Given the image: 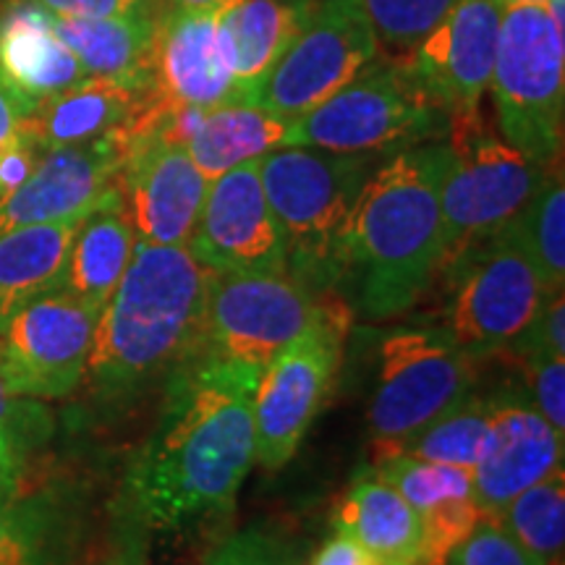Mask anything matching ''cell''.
<instances>
[{
    "instance_id": "6da1fadb",
    "label": "cell",
    "mask_w": 565,
    "mask_h": 565,
    "mask_svg": "<svg viewBox=\"0 0 565 565\" xmlns=\"http://www.w3.org/2000/svg\"><path fill=\"white\" fill-rule=\"evenodd\" d=\"M257 380L202 351L168 374L158 422L126 475V515L145 532L186 536L228 524L254 466Z\"/></svg>"
},
{
    "instance_id": "7a4b0ae2",
    "label": "cell",
    "mask_w": 565,
    "mask_h": 565,
    "mask_svg": "<svg viewBox=\"0 0 565 565\" xmlns=\"http://www.w3.org/2000/svg\"><path fill=\"white\" fill-rule=\"evenodd\" d=\"M207 278L189 246L137 242L97 317L82 380L97 404H129L200 353Z\"/></svg>"
},
{
    "instance_id": "3957f363",
    "label": "cell",
    "mask_w": 565,
    "mask_h": 565,
    "mask_svg": "<svg viewBox=\"0 0 565 565\" xmlns=\"http://www.w3.org/2000/svg\"><path fill=\"white\" fill-rule=\"evenodd\" d=\"M445 141L393 152L366 179L349 233L345 273L370 317L406 312L445 265L440 189Z\"/></svg>"
},
{
    "instance_id": "277c9868",
    "label": "cell",
    "mask_w": 565,
    "mask_h": 565,
    "mask_svg": "<svg viewBox=\"0 0 565 565\" xmlns=\"http://www.w3.org/2000/svg\"><path fill=\"white\" fill-rule=\"evenodd\" d=\"M259 179L286 238L288 273L312 294L345 275V233L374 154L288 145L257 160Z\"/></svg>"
},
{
    "instance_id": "5b68a950",
    "label": "cell",
    "mask_w": 565,
    "mask_h": 565,
    "mask_svg": "<svg viewBox=\"0 0 565 565\" xmlns=\"http://www.w3.org/2000/svg\"><path fill=\"white\" fill-rule=\"evenodd\" d=\"M448 110L422 87L408 63L377 55L356 79L294 118L291 145L341 154H393L440 141Z\"/></svg>"
},
{
    "instance_id": "8992f818",
    "label": "cell",
    "mask_w": 565,
    "mask_h": 565,
    "mask_svg": "<svg viewBox=\"0 0 565 565\" xmlns=\"http://www.w3.org/2000/svg\"><path fill=\"white\" fill-rule=\"evenodd\" d=\"M490 87L500 137L542 168L561 166L565 32L545 3L503 9Z\"/></svg>"
},
{
    "instance_id": "52a82bcc",
    "label": "cell",
    "mask_w": 565,
    "mask_h": 565,
    "mask_svg": "<svg viewBox=\"0 0 565 565\" xmlns=\"http://www.w3.org/2000/svg\"><path fill=\"white\" fill-rule=\"evenodd\" d=\"M443 141L448 152L440 189L448 265L471 244L503 231L553 168L529 160L492 131L482 105L450 113Z\"/></svg>"
},
{
    "instance_id": "ba28073f",
    "label": "cell",
    "mask_w": 565,
    "mask_h": 565,
    "mask_svg": "<svg viewBox=\"0 0 565 565\" xmlns=\"http://www.w3.org/2000/svg\"><path fill=\"white\" fill-rule=\"evenodd\" d=\"M349 324V307L324 291L315 320L259 372L252 404L259 466L278 471L296 456L335 383Z\"/></svg>"
},
{
    "instance_id": "9c48e42d",
    "label": "cell",
    "mask_w": 565,
    "mask_h": 565,
    "mask_svg": "<svg viewBox=\"0 0 565 565\" xmlns=\"http://www.w3.org/2000/svg\"><path fill=\"white\" fill-rule=\"evenodd\" d=\"M475 385V359L448 328H398L380 338L370 433L377 458L456 406Z\"/></svg>"
},
{
    "instance_id": "30bf717a",
    "label": "cell",
    "mask_w": 565,
    "mask_h": 565,
    "mask_svg": "<svg viewBox=\"0 0 565 565\" xmlns=\"http://www.w3.org/2000/svg\"><path fill=\"white\" fill-rule=\"evenodd\" d=\"M377 55L359 0H315L296 38L244 100L275 116L299 118L356 79Z\"/></svg>"
},
{
    "instance_id": "8fae6325",
    "label": "cell",
    "mask_w": 565,
    "mask_h": 565,
    "mask_svg": "<svg viewBox=\"0 0 565 565\" xmlns=\"http://www.w3.org/2000/svg\"><path fill=\"white\" fill-rule=\"evenodd\" d=\"M320 296L291 273H210L202 353L259 374L315 320Z\"/></svg>"
},
{
    "instance_id": "7c38bea8",
    "label": "cell",
    "mask_w": 565,
    "mask_h": 565,
    "mask_svg": "<svg viewBox=\"0 0 565 565\" xmlns=\"http://www.w3.org/2000/svg\"><path fill=\"white\" fill-rule=\"evenodd\" d=\"M450 265L461 275L450 299L448 333L471 359L511 345L547 299L540 273L508 225L445 267Z\"/></svg>"
},
{
    "instance_id": "4fadbf2b",
    "label": "cell",
    "mask_w": 565,
    "mask_h": 565,
    "mask_svg": "<svg viewBox=\"0 0 565 565\" xmlns=\"http://www.w3.org/2000/svg\"><path fill=\"white\" fill-rule=\"evenodd\" d=\"M100 309L47 291L0 324V377L11 393L38 401L66 398L82 385Z\"/></svg>"
},
{
    "instance_id": "5bb4252c",
    "label": "cell",
    "mask_w": 565,
    "mask_h": 565,
    "mask_svg": "<svg viewBox=\"0 0 565 565\" xmlns=\"http://www.w3.org/2000/svg\"><path fill=\"white\" fill-rule=\"evenodd\" d=\"M257 160L210 181L186 244L210 273H288L286 238L265 196Z\"/></svg>"
},
{
    "instance_id": "9a60e30c",
    "label": "cell",
    "mask_w": 565,
    "mask_h": 565,
    "mask_svg": "<svg viewBox=\"0 0 565 565\" xmlns=\"http://www.w3.org/2000/svg\"><path fill=\"white\" fill-rule=\"evenodd\" d=\"M116 186L137 242L186 246L210 181L194 166L186 145L150 137L126 150Z\"/></svg>"
},
{
    "instance_id": "2e32d148",
    "label": "cell",
    "mask_w": 565,
    "mask_h": 565,
    "mask_svg": "<svg viewBox=\"0 0 565 565\" xmlns=\"http://www.w3.org/2000/svg\"><path fill=\"white\" fill-rule=\"evenodd\" d=\"M487 440L471 469L475 500L482 519H500L508 503L526 487L563 469V443L526 391L490 395Z\"/></svg>"
},
{
    "instance_id": "e0dca14e",
    "label": "cell",
    "mask_w": 565,
    "mask_h": 565,
    "mask_svg": "<svg viewBox=\"0 0 565 565\" xmlns=\"http://www.w3.org/2000/svg\"><path fill=\"white\" fill-rule=\"evenodd\" d=\"M124 158L126 145L118 129L84 145L42 152L26 181L0 196V233L87 215L113 189Z\"/></svg>"
},
{
    "instance_id": "ac0fdd59",
    "label": "cell",
    "mask_w": 565,
    "mask_h": 565,
    "mask_svg": "<svg viewBox=\"0 0 565 565\" xmlns=\"http://www.w3.org/2000/svg\"><path fill=\"white\" fill-rule=\"evenodd\" d=\"M500 21L498 0H456L408 58V68L448 116L482 105L498 58Z\"/></svg>"
},
{
    "instance_id": "d6986e66",
    "label": "cell",
    "mask_w": 565,
    "mask_h": 565,
    "mask_svg": "<svg viewBox=\"0 0 565 565\" xmlns=\"http://www.w3.org/2000/svg\"><path fill=\"white\" fill-rule=\"evenodd\" d=\"M150 71L152 89L171 105L212 110L242 100L212 11L162 6Z\"/></svg>"
},
{
    "instance_id": "ffe728a7",
    "label": "cell",
    "mask_w": 565,
    "mask_h": 565,
    "mask_svg": "<svg viewBox=\"0 0 565 565\" xmlns=\"http://www.w3.org/2000/svg\"><path fill=\"white\" fill-rule=\"evenodd\" d=\"M372 469L404 494L419 515L422 555L416 565H445L482 521L469 469L422 461L406 454L377 458Z\"/></svg>"
},
{
    "instance_id": "44dd1931",
    "label": "cell",
    "mask_w": 565,
    "mask_h": 565,
    "mask_svg": "<svg viewBox=\"0 0 565 565\" xmlns=\"http://www.w3.org/2000/svg\"><path fill=\"white\" fill-rule=\"evenodd\" d=\"M87 521L66 487L0 484V565H76Z\"/></svg>"
},
{
    "instance_id": "7402d4cb",
    "label": "cell",
    "mask_w": 565,
    "mask_h": 565,
    "mask_svg": "<svg viewBox=\"0 0 565 565\" xmlns=\"http://www.w3.org/2000/svg\"><path fill=\"white\" fill-rule=\"evenodd\" d=\"M87 76L55 32L51 13L30 0L0 3V82L40 103Z\"/></svg>"
},
{
    "instance_id": "603a6c76",
    "label": "cell",
    "mask_w": 565,
    "mask_h": 565,
    "mask_svg": "<svg viewBox=\"0 0 565 565\" xmlns=\"http://www.w3.org/2000/svg\"><path fill=\"white\" fill-rule=\"evenodd\" d=\"M152 87V76H87L34 105L26 129L42 152L84 145L118 129Z\"/></svg>"
},
{
    "instance_id": "cb8c5ba5",
    "label": "cell",
    "mask_w": 565,
    "mask_h": 565,
    "mask_svg": "<svg viewBox=\"0 0 565 565\" xmlns=\"http://www.w3.org/2000/svg\"><path fill=\"white\" fill-rule=\"evenodd\" d=\"M134 246L137 236L124 212L118 186L113 183L76 231L58 288L103 312L129 267Z\"/></svg>"
},
{
    "instance_id": "d4e9b609",
    "label": "cell",
    "mask_w": 565,
    "mask_h": 565,
    "mask_svg": "<svg viewBox=\"0 0 565 565\" xmlns=\"http://www.w3.org/2000/svg\"><path fill=\"white\" fill-rule=\"evenodd\" d=\"M335 532L353 536L387 565H416L422 555V524L414 508L374 469L353 479L333 515Z\"/></svg>"
},
{
    "instance_id": "484cf974",
    "label": "cell",
    "mask_w": 565,
    "mask_h": 565,
    "mask_svg": "<svg viewBox=\"0 0 565 565\" xmlns=\"http://www.w3.org/2000/svg\"><path fill=\"white\" fill-rule=\"evenodd\" d=\"M315 0H231L217 11L225 55L242 100L296 38Z\"/></svg>"
},
{
    "instance_id": "4316f807",
    "label": "cell",
    "mask_w": 565,
    "mask_h": 565,
    "mask_svg": "<svg viewBox=\"0 0 565 565\" xmlns=\"http://www.w3.org/2000/svg\"><path fill=\"white\" fill-rule=\"evenodd\" d=\"M294 118L275 116L246 100L223 103L204 113L200 129L189 141V154L207 181L228 173L246 160L291 145Z\"/></svg>"
},
{
    "instance_id": "83f0119b",
    "label": "cell",
    "mask_w": 565,
    "mask_h": 565,
    "mask_svg": "<svg viewBox=\"0 0 565 565\" xmlns=\"http://www.w3.org/2000/svg\"><path fill=\"white\" fill-rule=\"evenodd\" d=\"M84 217L0 233V324L24 303L58 288L71 242Z\"/></svg>"
},
{
    "instance_id": "f1b7e54d",
    "label": "cell",
    "mask_w": 565,
    "mask_h": 565,
    "mask_svg": "<svg viewBox=\"0 0 565 565\" xmlns=\"http://www.w3.org/2000/svg\"><path fill=\"white\" fill-rule=\"evenodd\" d=\"M160 11L110 19L51 17L63 45L79 58L89 76H152Z\"/></svg>"
},
{
    "instance_id": "f546056e",
    "label": "cell",
    "mask_w": 565,
    "mask_h": 565,
    "mask_svg": "<svg viewBox=\"0 0 565 565\" xmlns=\"http://www.w3.org/2000/svg\"><path fill=\"white\" fill-rule=\"evenodd\" d=\"M508 228L526 249L547 296L561 294L565 286V189L561 166L545 175Z\"/></svg>"
},
{
    "instance_id": "4dcf8cb0",
    "label": "cell",
    "mask_w": 565,
    "mask_h": 565,
    "mask_svg": "<svg viewBox=\"0 0 565 565\" xmlns=\"http://www.w3.org/2000/svg\"><path fill=\"white\" fill-rule=\"evenodd\" d=\"M487 416H490V395L466 393L456 406L429 422L422 433L408 437L395 454L471 471L487 440V427H490Z\"/></svg>"
},
{
    "instance_id": "1f68e13d",
    "label": "cell",
    "mask_w": 565,
    "mask_h": 565,
    "mask_svg": "<svg viewBox=\"0 0 565 565\" xmlns=\"http://www.w3.org/2000/svg\"><path fill=\"white\" fill-rule=\"evenodd\" d=\"M500 524L521 547L545 565H563L565 477L563 469L519 492L500 515Z\"/></svg>"
},
{
    "instance_id": "d6a6232c",
    "label": "cell",
    "mask_w": 565,
    "mask_h": 565,
    "mask_svg": "<svg viewBox=\"0 0 565 565\" xmlns=\"http://www.w3.org/2000/svg\"><path fill=\"white\" fill-rule=\"evenodd\" d=\"M383 58L408 63L456 0H359Z\"/></svg>"
},
{
    "instance_id": "836d02e7",
    "label": "cell",
    "mask_w": 565,
    "mask_h": 565,
    "mask_svg": "<svg viewBox=\"0 0 565 565\" xmlns=\"http://www.w3.org/2000/svg\"><path fill=\"white\" fill-rule=\"evenodd\" d=\"M53 414L42 401L9 391L0 377V484L24 477L26 461L51 440Z\"/></svg>"
},
{
    "instance_id": "e575fe53",
    "label": "cell",
    "mask_w": 565,
    "mask_h": 565,
    "mask_svg": "<svg viewBox=\"0 0 565 565\" xmlns=\"http://www.w3.org/2000/svg\"><path fill=\"white\" fill-rule=\"evenodd\" d=\"M202 565H303V557L299 547L275 529L249 526L223 536L204 555Z\"/></svg>"
},
{
    "instance_id": "d590c367",
    "label": "cell",
    "mask_w": 565,
    "mask_h": 565,
    "mask_svg": "<svg viewBox=\"0 0 565 565\" xmlns=\"http://www.w3.org/2000/svg\"><path fill=\"white\" fill-rule=\"evenodd\" d=\"M445 565H545L513 540L498 519H482Z\"/></svg>"
},
{
    "instance_id": "8d00e7d4",
    "label": "cell",
    "mask_w": 565,
    "mask_h": 565,
    "mask_svg": "<svg viewBox=\"0 0 565 565\" xmlns=\"http://www.w3.org/2000/svg\"><path fill=\"white\" fill-rule=\"evenodd\" d=\"M524 366L529 398L540 414L565 437V359L547 353H519Z\"/></svg>"
},
{
    "instance_id": "74e56055",
    "label": "cell",
    "mask_w": 565,
    "mask_h": 565,
    "mask_svg": "<svg viewBox=\"0 0 565 565\" xmlns=\"http://www.w3.org/2000/svg\"><path fill=\"white\" fill-rule=\"evenodd\" d=\"M47 13L61 19H110L158 13L160 0H30Z\"/></svg>"
},
{
    "instance_id": "f35d334b",
    "label": "cell",
    "mask_w": 565,
    "mask_h": 565,
    "mask_svg": "<svg viewBox=\"0 0 565 565\" xmlns=\"http://www.w3.org/2000/svg\"><path fill=\"white\" fill-rule=\"evenodd\" d=\"M145 534V529L131 515H126L121 524L116 526V532L110 534L103 555L92 565H147Z\"/></svg>"
},
{
    "instance_id": "ab89813d",
    "label": "cell",
    "mask_w": 565,
    "mask_h": 565,
    "mask_svg": "<svg viewBox=\"0 0 565 565\" xmlns=\"http://www.w3.org/2000/svg\"><path fill=\"white\" fill-rule=\"evenodd\" d=\"M303 565H387L343 532H333Z\"/></svg>"
},
{
    "instance_id": "60d3db41",
    "label": "cell",
    "mask_w": 565,
    "mask_h": 565,
    "mask_svg": "<svg viewBox=\"0 0 565 565\" xmlns=\"http://www.w3.org/2000/svg\"><path fill=\"white\" fill-rule=\"evenodd\" d=\"M34 105L38 103H32L30 97L19 95L9 84L0 82V154H3L6 147L21 131V126H24L26 116L34 110Z\"/></svg>"
},
{
    "instance_id": "b9f144b4",
    "label": "cell",
    "mask_w": 565,
    "mask_h": 565,
    "mask_svg": "<svg viewBox=\"0 0 565 565\" xmlns=\"http://www.w3.org/2000/svg\"><path fill=\"white\" fill-rule=\"evenodd\" d=\"M160 3L168 6V9H192V11L217 13L221 9H225L231 0H160Z\"/></svg>"
},
{
    "instance_id": "7bdbcfd3",
    "label": "cell",
    "mask_w": 565,
    "mask_h": 565,
    "mask_svg": "<svg viewBox=\"0 0 565 565\" xmlns=\"http://www.w3.org/2000/svg\"><path fill=\"white\" fill-rule=\"evenodd\" d=\"M503 9H508V6H519V3H545V0H498Z\"/></svg>"
}]
</instances>
